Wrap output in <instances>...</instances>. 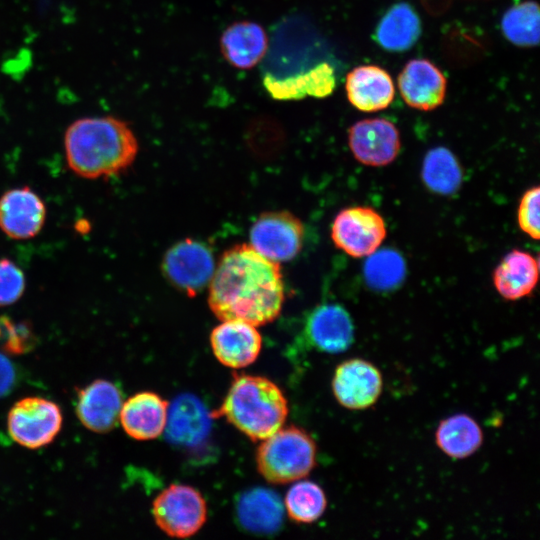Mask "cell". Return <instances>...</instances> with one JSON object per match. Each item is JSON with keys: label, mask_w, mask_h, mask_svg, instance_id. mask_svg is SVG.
<instances>
[{"label": "cell", "mask_w": 540, "mask_h": 540, "mask_svg": "<svg viewBox=\"0 0 540 540\" xmlns=\"http://www.w3.org/2000/svg\"><path fill=\"white\" fill-rule=\"evenodd\" d=\"M280 264L250 245L226 250L208 285V305L221 321L241 320L261 326L275 320L284 302Z\"/></svg>", "instance_id": "obj_1"}, {"label": "cell", "mask_w": 540, "mask_h": 540, "mask_svg": "<svg viewBox=\"0 0 540 540\" xmlns=\"http://www.w3.org/2000/svg\"><path fill=\"white\" fill-rule=\"evenodd\" d=\"M138 149L128 123L113 116L79 118L64 134L67 165L85 179L118 176L133 164Z\"/></svg>", "instance_id": "obj_2"}, {"label": "cell", "mask_w": 540, "mask_h": 540, "mask_svg": "<svg viewBox=\"0 0 540 540\" xmlns=\"http://www.w3.org/2000/svg\"><path fill=\"white\" fill-rule=\"evenodd\" d=\"M288 415L281 389L262 376L235 375L221 406L211 417H224L253 441L279 430Z\"/></svg>", "instance_id": "obj_3"}, {"label": "cell", "mask_w": 540, "mask_h": 540, "mask_svg": "<svg viewBox=\"0 0 540 540\" xmlns=\"http://www.w3.org/2000/svg\"><path fill=\"white\" fill-rule=\"evenodd\" d=\"M317 446L302 428H280L262 440L256 464L262 477L272 484H287L306 477L316 465Z\"/></svg>", "instance_id": "obj_4"}, {"label": "cell", "mask_w": 540, "mask_h": 540, "mask_svg": "<svg viewBox=\"0 0 540 540\" xmlns=\"http://www.w3.org/2000/svg\"><path fill=\"white\" fill-rule=\"evenodd\" d=\"M152 514L165 534L188 538L206 522L207 506L201 493L193 487L172 484L155 498Z\"/></svg>", "instance_id": "obj_5"}, {"label": "cell", "mask_w": 540, "mask_h": 540, "mask_svg": "<svg viewBox=\"0 0 540 540\" xmlns=\"http://www.w3.org/2000/svg\"><path fill=\"white\" fill-rule=\"evenodd\" d=\"M216 264L211 249L203 242L186 238L165 253L161 269L165 278L189 297L209 285Z\"/></svg>", "instance_id": "obj_6"}, {"label": "cell", "mask_w": 540, "mask_h": 540, "mask_svg": "<svg viewBox=\"0 0 540 540\" xmlns=\"http://www.w3.org/2000/svg\"><path fill=\"white\" fill-rule=\"evenodd\" d=\"M62 422V412L56 403L41 397H26L9 411L7 428L17 444L38 449L55 439Z\"/></svg>", "instance_id": "obj_7"}, {"label": "cell", "mask_w": 540, "mask_h": 540, "mask_svg": "<svg viewBox=\"0 0 540 540\" xmlns=\"http://www.w3.org/2000/svg\"><path fill=\"white\" fill-rule=\"evenodd\" d=\"M304 226L289 211L262 213L252 224L250 246L265 258L279 263L295 258L302 248Z\"/></svg>", "instance_id": "obj_8"}, {"label": "cell", "mask_w": 540, "mask_h": 540, "mask_svg": "<svg viewBox=\"0 0 540 540\" xmlns=\"http://www.w3.org/2000/svg\"><path fill=\"white\" fill-rule=\"evenodd\" d=\"M386 233L382 216L373 208L363 206L341 210L331 226V238L335 246L354 258L374 253Z\"/></svg>", "instance_id": "obj_9"}, {"label": "cell", "mask_w": 540, "mask_h": 540, "mask_svg": "<svg viewBox=\"0 0 540 540\" xmlns=\"http://www.w3.org/2000/svg\"><path fill=\"white\" fill-rule=\"evenodd\" d=\"M383 389L380 370L371 362L352 358L341 362L332 378V392L337 402L352 411L365 410L379 399Z\"/></svg>", "instance_id": "obj_10"}, {"label": "cell", "mask_w": 540, "mask_h": 540, "mask_svg": "<svg viewBox=\"0 0 540 540\" xmlns=\"http://www.w3.org/2000/svg\"><path fill=\"white\" fill-rule=\"evenodd\" d=\"M42 198L28 186L11 188L0 196V230L13 240L37 236L46 221Z\"/></svg>", "instance_id": "obj_11"}, {"label": "cell", "mask_w": 540, "mask_h": 540, "mask_svg": "<svg viewBox=\"0 0 540 540\" xmlns=\"http://www.w3.org/2000/svg\"><path fill=\"white\" fill-rule=\"evenodd\" d=\"M348 144L357 161L380 167L390 164L397 157L400 136L395 125L387 119H364L350 127Z\"/></svg>", "instance_id": "obj_12"}, {"label": "cell", "mask_w": 540, "mask_h": 540, "mask_svg": "<svg viewBox=\"0 0 540 540\" xmlns=\"http://www.w3.org/2000/svg\"><path fill=\"white\" fill-rule=\"evenodd\" d=\"M354 332L349 312L336 303L318 305L309 313L305 323L309 342L328 354L347 351L354 342Z\"/></svg>", "instance_id": "obj_13"}, {"label": "cell", "mask_w": 540, "mask_h": 540, "mask_svg": "<svg viewBox=\"0 0 540 540\" xmlns=\"http://www.w3.org/2000/svg\"><path fill=\"white\" fill-rule=\"evenodd\" d=\"M210 344L220 363L230 368H243L259 356L262 337L256 326L241 320H226L210 334Z\"/></svg>", "instance_id": "obj_14"}, {"label": "cell", "mask_w": 540, "mask_h": 540, "mask_svg": "<svg viewBox=\"0 0 540 540\" xmlns=\"http://www.w3.org/2000/svg\"><path fill=\"white\" fill-rule=\"evenodd\" d=\"M398 87L402 98L410 107L429 111L443 103L446 78L430 61L413 59L399 74Z\"/></svg>", "instance_id": "obj_15"}, {"label": "cell", "mask_w": 540, "mask_h": 540, "mask_svg": "<svg viewBox=\"0 0 540 540\" xmlns=\"http://www.w3.org/2000/svg\"><path fill=\"white\" fill-rule=\"evenodd\" d=\"M122 404L121 392L115 384L96 380L79 391L76 414L88 430L106 433L119 421Z\"/></svg>", "instance_id": "obj_16"}, {"label": "cell", "mask_w": 540, "mask_h": 540, "mask_svg": "<svg viewBox=\"0 0 540 540\" xmlns=\"http://www.w3.org/2000/svg\"><path fill=\"white\" fill-rule=\"evenodd\" d=\"M168 407V402L156 393H137L122 404L119 421L130 437L155 439L166 428Z\"/></svg>", "instance_id": "obj_17"}, {"label": "cell", "mask_w": 540, "mask_h": 540, "mask_svg": "<svg viewBox=\"0 0 540 540\" xmlns=\"http://www.w3.org/2000/svg\"><path fill=\"white\" fill-rule=\"evenodd\" d=\"M236 516L245 531L267 536L281 529L284 521V505L273 490L257 487L239 497Z\"/></svg>", "instance_id": "obj_18"}, {"label": "cell", "mask_w": 540, "mask_h": 540, "mask_svg": "<svg viewBox=\"0 0 540 540\" xmlns=\"http://www.w3.org/2000/svg\"><path fill=\"white\" fill-rule=\"evenodd\" d=\"M349 102L358 110L375 112L387 108L394 97L390 75L381 67L363 65L348 73L345 83Z\"/></svg>", "instance_id": "obj_19"}, {"label": "cell", "mask_w": 540, "mask_h": 540, "mask_svg": "<svg viewBox=\"0 0 540 540\" xmlns=\"http://www.w3.org/2000/svg\"><path fill=\"white\" fill-rule=\"evenodd\" d=\"M267 47L268 37L265 30L252 21L231 24L220 39L224 58L238 69L253 68L264 57Z\"/></svg>", "instance_id": "obj_20"}, {"label": "cell", "mask_w": 540, "mask_h": 540, "mask_svg": "<svg viewBox=\"0 0 540 540\" xmlns=\"http://www.w3.org/2000/svg\"><path fill=\"white\" fill-rule=\"evenodd\" d=\"M539 276L537 259L530 253L518 249L510 251L493 273L497 292L507 300H519L535 288Z\"/></svg>", "instance_id": "obj_21"}, {"label": "cell", "mask_w": 540, "mask_h": 540, "mask_svg": "<svg viewBox=\"0 0 540 540\" xmlns=\"http://www.w3.org/2000/svg\"><path fill=\"white\" fill-rule=\"evenodd\" d=\"M211 418L197 398L188 395L178 397L168 407V438L179 445L196 444L206 436Z\"/></svg>", "instance_id": "obj_22"}, {"label": "cell", "mask_w": 540, "mask_h": 540, "mask_svg": "<svg viewBox=\"0 0 540 540\" xmlns=\"http://www.w3.org/2000/svg\"><path fill=\"white\" fill-rule=\"evenodd\" d=\"M435 442L449 458L465 459L482 446L483 432L471 416L464 413L454 414L439 423L435 432Z\"/></svg>", "instance_id": "obj_23"}, {"label": "cell", "mask_w": 540, "mask_h": 540, "mask_svg": "<svg viewBox=\"0 0 540 540\" xmlns=\"http://www.w3.org/2000/svg\"><path fill=\"white\" fill-rule=\"evenodd\" d=\"M421 34V22L407 3L393 5L380 20L376 29L378 43L388 51L411 48Z\"/></svg>", "instance_id": "obj_24"}, {"label": "cell", "mask_w": 540, "mask_h": 540, "mask_svg": "<svg viewBox=\"0 0 540 540\" xmlns=\"http://www.w3.org/2000/svg\"><path fill=\"white\" fill-rule=\"evenodd\" d=\"M422 179L432 191L451 194L458 189L462 172L455 156L447 148L437 147L424 158Z\"/></svg>", "instance_id": "obj_25"}, {"label": "cell", "mask_w": 540, "mask_h": 540, "mask_svg": "<svg viewBox=\"0 0 540 540\" xmlns=\"http://www.w3.org/2000/svg\"><path fill=\"white\" fill-rule=\"evenodd\" d=\"M284 503L287 514L293 521L310 524L324 514L327 498L317 483L302 480L289 488Z\"/></svg>", "instance_id": "obj_26"}, {"label": "cell", "mask_w": 540, "mask_h": 540, "mask_svg": "<svg viewBox=\"0 0 540 540\" xmlns=\"http://www.w3.org/2000/svg\"><path fill=\"white\" fill-rule=\"evenodd\" d=\"M539 22L537 3L525 1L505 12L501 28L511 43L521 47H532L539 43Z\"/></svg>", "instance_id": "obj_27"}, {"label": "cell", "mask_w": 540, "mask_h": 540, "mask_svg": "<svg viewBox=\"0 0 540 540\" xmlns=\"http://www.w3.org/2000/svg\"><path fill=\"white\" fill-rule=\"evenodd\" d=\"M367 257L364 275L370 286L382 290L390 289L402 281L405 263L399 253L388 249L376 250Z\"/></svg>", "instance_id": "obj_28"}, {"label": "cell", "mask_w": 540, "mask_h": 540, "mask_svg": "<svg viewBox=\"0 0 540 540\" xmlns=\"http://www.w3.org/2000/svg\"><path fill=\"white\" fill-rule=\"evenodd\" d=\"M25 287L23 270L12 260L0 258V307L17 302L24 294Z\"/></svg>", "instance_id": "obj_29"}, {"label": "cell", "mask_w": 540, "mask_h": 540, "mask_svg": "<svg viewBox=\"0 0 540 540\" xmlns=\"http://www.w3.org/2000/svg\"><path fill=\"white\" fill-rule=\"evenodd\" d=\"M539 198L540 188L538 186L528 189L521 197L517 213L520 229L535 240L540 237Z\"/></svg>", "instance_id": "obj_30"}, {"label": "cell", "mask_w": 540, "mask_h": 540, "mask_svg": "<svg viewBox=\"0 0 540 540\" xmlns=\"http://www.w3.org/2000/svg\"><path fill=\"white\" fill-rule=\"evenodd\" d=\"M15 381V370L8 358L0 354V397L6 395Z\"/></svg>", "instance_id": "obj_31"}]
</instances>
